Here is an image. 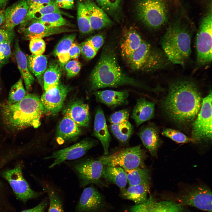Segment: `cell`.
<instances>
[{
	"mask_svg": "<svg viewBox=\"0 0 212 212\" xmlns=\"http://www.w3.org/2000/svg\"><path fill=\"white\" fill-rule=\"evenodd\" d=\"M202 102L200 90L196 82L181 79L170 83L162 107L168 119L179 126H185L195 120Z\"/></svg>",
	"mask_w": 212,
	"mask_h": 212,
	"instance_id": "6da1fadb",
	"label": "cell"
},
{
	"mask_svg": "<svg viewBox=\"0 0 212 212\" xmlns=\"http://www.w3.org/2000/svg\"><path fill=\"white\" fill-rule=\"evenodd\" d=\"M44 114L40 98L33 94H26L21 100L14 104L0 102V117L5 126L12 132L29 127L38 128Z\"/></svg>",
	"mask_w": 212,
	"mask_h": 212,
	"instance_id": "7a4b0ae2",
	"label": "cell"
},
{
	"mask_svg": "<svg viewBox=\"0 0 212 212\" xmlns=\"http://www.w3.org/2000/svg\"><path fill=\"white\" fill-rule=\"evenodd\" d=\"M91 90L107 87L128 85L139 88L149 90L139 81L125 73L118 63L112 49L107 48L93 70L90 77Z\"/></svg>",
	"mask_w": 212,
	"mask_h": 212,
	"instance_id": "3957f363",
	"label": "cell"
},
{
	"mask_svg": "<svg viewBox=\"0 0 212 212\" xmlns=\"http://www.w3.org/2000/svg\"><path fill=\"white\" fill-rule=\"evenodd\" d=\"M193 31L178 20L168 28L160 43L168 59L176 64H184L191 54Z\"/></svg>",
	"mask_w": 212,
	"mask_h": 212,
	"instance_id": "277c9868",
	"label": "cell"
},
{
	"mask_svg": "<svg viewBox=\"0 0 212 212\" xmlns=\"http://www.w3.org/2000/svg\"><path fill=\"white\" fill-rule=\"evenodd\" d=\"M166 56L151 45L143 40L139 47L126 61L135 71H149L160 68L165 62Z\"/></svg>",
	"mask_w": 212,
	"mask_h": 212,
	"instance_id": "5b68a950",
	"label": "cell"
},
{
	"mask_svg": "<svg viewBox=\"0 0 212 212\" xmlns=\"http://www.w3.org/2000/svg\"><path fill=\"white\" fill-rule=\"evenodd\" d=\"M146 154L140 145L117 150L97 158L104 165L119 166L125 170L144 168Z\"/></svg>",
	"mask_w": 212,
	"mask_h": 212,
	"instance_id": "8992f818",
	"label": "cell"
},
{
	"mask_svg": "<svg viewBox=\"0 0 212 212\" xmlns=\"http://www.w3.org/2000/svg\"><path fill=\"white\" fill-rule=\"evenodd\" d=\"M212 92L202 100L198 115L193 122L191 138L193 142L211 141L212 139Z\"/></svg>",
	"mask_w": 212,
	"mask_h": 212,
	"instance_id": "52a82bcc",
	"label": "cell"
},
{
	"mask_svg": "<svg viewBox=\"0 0 212 212\" xmlns=\"http://www.w3.org/2000/svg\"><path fill=\"white\" fill-rule=\"evenodd\" d=\"M138 16L146 25L156 29L166 22L168 16L163 0H142L137 6Z\"/></svg>",
	"mask_w": 212,
	"mask_h": 212,
	"instance_id": "ba28073f",
	"label": "cell"
},
{
	"mask_svg": "<svg viewBox=\"0 0 212 212\" xmlns=\"http://www.w3.org/2000/svg\"><path fill=\"white\" fill-rule=\"evenodd\" d=\"M168 199L187 206L212 212V192L210 189L206 186L188 188L177 194L173 199Z\"/></svg>",
	"mask_w": 212,
	"mask_h": 212,
	"instance_id": "9c48e42d",
	"label": "cell"
},
{
	"mask_svg": "<svg viewBox=\"0 0 212 212\" xmlns=\"http://www.w3.org/2000/svg\"><path fill=\"white\" fill-rule=\"evenodd\" d=\"M23 164L17 163L13 168L1 171V177L9 184L16 198L24 203L38 197L41 193L30 187L23 174Z\"/></svg>",
	"mask_w": 212,
	"mask_h": 212,
	"instance_id": "30bf717a",
	"label": "cell"
},
{
	"mask_svg": "<svg viewBox=\"0 0 212 212\" xmlns=\"http://www.w3.org/2000/svg\"><path fill=\"white\" fill-rule=\"evenodd\" d=\"M72 170L78 179L80 187L90 184L100 185L104 165L98 159H79L71 163Z\"/></svg>",
	"mask_w": 212,
	"mask_h": 212,
	"instance_id": "8fae6325",
	"label": "cell"
},
{
	"mask_svg": "<svg viewBox=\"0 0 212 212\" xmlns=\"http://www.w3.org/2000/svg\"><path fill=\"white\" fill-rule=\"evenodd\" d=\"M196 48L198 63L203 65L210 64L212 59L211 10L200 23L196 34Z\"/></svg>",
	"mask_w": 212,
	"mask_h": 212,
	"instance_id": "7c38bea8",
	"label": "cell"
},
{
	"mask_svg": "<svg viewBox=\"0 0 212 212\" xmlns=\"http://www.w3.org/2000/svg\"><path fill=\"white\" fill-rule=\"evenodd\" d=\"M97 144L95 140L85 138L70 146L54 152L44 159L53 160L52 163L49 167L52 168L66 160H76L81 158Z\"/></svg>",
	"mask_w": 212,
	"mask_h": 212,
	"instance_id": "4fadbf2b",
	"label": "cell"
},
{
	"mask_svg": "<svg viewBox=\"0 0 212 212\" xmlns=\"http://www.w3.org/2000/svg\"><path fill=\"white\" fill-rule=\"evenodd\" d=\"M33 149L31 142L20 145H12L0 143V172L2 168L11 161L18 158L26 155ZM4 184L0 180V211L7 205L5 198Z\"/></svg>",
	"mask_w": 212,
	"mask_h": 212,
	"instance_id": "5bb4252c",
	"label": "cell"
},
{
	"mask_svg": "<svg viewBox=\"0 0 212 212\" xmlns=\"http://www.w3.org/2000/svg\"><path fill=\"white\" fill-rule=\"evenodd\" d=\"M187 207L167 199L158 201L150 195L144 203L132 206L128 212H191Z\"/></svg>",
	"mask_w": 212,
	"mask_h": 212,
	"instance_id": "9a60e30c",
	"label": "cell"
},
{
	"mask_svg": "<svg viewBox=\"0 0 212 212\" xmlns=\"http://www.w3.org/2000/svg\"><path fill=\"white\" fill-rule=\"evenodd\" d=\"M68 87L60 82L56 87L45 91L40 98L44 114L55 115L61 110L68 92Z\"/></svg>",
	"mask_w": 212,
	"mask_h": 212,
	"instance_id": "2e32d148",
	"label": "cell"
},
{
	"mask_svg": "<svg viewBox=\"0 0 212 212\" xmlns=\"http://www.w3.org/2000/svg\"><path fill=\"white\" fill-rule=\"evenodd\" d=\"M29 9L27 0H19L4 10L5 29L12 31L15 26L21 24L27 16Z\"/></svg>",
	"mask_w": 212,
	"mask_h": 212,
	"instance_id": "e0dca14e",
	"label": "cell"
},
{
	"mask_svg": "<svg viewBox=\"0 0 212 212\" xmlns=\"http://www.w3.org/2000/svg\"><path fill=\"white\" fill-rule=\"evenodd\" d=\"M104 200L101 194L93 185L85 188L77 207L78 212H94L100 209Z\"/></svg>",
	"mask_w": 212,
	"mask_h": 212,
	"instance_id": "ac0fdd59",
	"label": "cell"
},
{
	"mask_svg": "<svg viewBox=\"0 0 212 212\" xmlns=\"http://www.w3.org/2000/svg\"><path fill=\"white\" fill-rule=\"evenodd\" d=\"M32 21L23 30V35L27 40L42 38L54 34L74 31L73 30L64 26L54 28L48 27L35 19L32 20Z\"/></svg>",
	"mask_w": 212,
	"mask_h": 212,
	"instance_id": "d6986e66",
	"label": "cell"
},
{
	"mask_svg": "<svg viewBox=\"0 0 212 212\" xmlns=\"http://www.w3.org/2000/svg\"><path fill=\"white\" fill-rule=\"evenodd\" d=\"M80 127L71 119L64 116L57 128L56 138L58 143L62 145L76 141L82 133Z\"/></svg>",
	"mask_w": 212,
	"mask_h": 212,
	"instance_id": "ffe728a7",
	"label": "cell"
},
{
	"mask_svg": "<svg viewBox=\"0 0 212 212\" xmlns=\"http://www.w3.org/2000/svg\"><path fill=\"white\" fill-rule=\"evenodd\" d=\"M138 135L143 145L151 155L156 157L162 142L157 127L153 124L145 126L140 129Z\"/></svg>",
	"mask_w": 212,
	"mask_h": 212,
	"instance_id": "44dd1931",
	"label": "cell"
},
{
	"mask_svg": "<svg viewBox=\"0 0 212 212\" xmlns=\"http://www.w3.org/2000/svg\"><path fill=\"white\" fill-rule=\"evenodd\" d=\"M93 134L99 140L102 145L104 155H107L109 153L111 137L103 110L100 107L97 108L95 113Z\"/></svg>",
	"mask_w": 212,
	"mask_h": 212,
	"instance_id": "7402d4cb",
	"label": "cell"
},
{
	"mask_svg": "<svg viewBox=\"0 0 212 212\" xmlns=\"http://www.w3.org/2000/svg\"><path fill=\"white\" fill-rule=\"evenodd\" d=\"M87 9L92 31L101 29L112 24L105 11L92 0H82Z\"/></svg>",
	"mask_w": 212,
	"mask_h": 212,
	"instance_id": "603a6c76",
	"label": "cell"
},
{
	"mask_svg": "<svg viewBox=\"0 0 212 212\" xmlns=\"http://www.w3.org/2000/svg\"><path fill=\"white\" fill-rule=\"evenodd\" d=\"M93 94L97 101L111 108L127 104L128 102L129 93L127 91H95L93 92Z\"/></svg>",
	"mask_w": 212,
	"mask_h": 212,
	"instance_id": "cb8c5ba5",
	"label": "cell"
},
{
	"mask_svg": "<svg viewBox=\"0 0 212 212\" xmlns=\"http://www.w3.org/2000/svg\"><path fill=\"white\" fill-rule=\"evenodd\" d=\"M64 116L73 120L78 126L87 127L90 121L88 105L80 101H76L69 105L63 111Z\"/></svg>",
	"mask_w": 212,
	"mask_h": 212,
	"instance_id": "d4e9b609",
	"label": "cell"
},
{
	"mask_svg": "<svg viewBox=\"0 0 212 212\" xmlns=\"http://www.w3.org/2000/svg\"><path fill=\"white\" fill-rule=\"evenodd\" d=\"M155 105L154 102L144 98L141 97L137 100L131 116L136 126H138L154 117Z\"/></svg>",
	"mask_w": 212,
	"mask_h": 212,
	"instance_id": "484cf974",
	"label": "cell"
},
{
	"mask_svg": "<svg viewBox=\"0 0 212 212\" xmlns=\"http://www.w3.org/2000/svg\"><path fill=\"white\" fill-rule=\"evenodd\" d=\"M102 178L108 183L116 185L121 190L125 188L127 183L125 170L119 166L105 165L102 173Z\"/></svg>",
	"mask_w": 212,
	"mask_h": 212,
	"instance_id": "4316f807",
	"label": "cell"
},
{
	"mask_svg": "<svg viewBox=\"0 0 212 212\" xmlns=\"http://www.w3.org/2000/svg\"><path fill=\"white\" fill-rule=\"evenodd\" d=\"M15 47V54L18 67L24 80L26 90L28 92L31 90L34 79L29 69L27 57L21 50L17 41Z\"/></svg>",
	"mask_w": 212,
	"mask_h": 212,
	"instance_id": "83f0119b",
	"label": "cell"
},
{
	"mask_svg": "<svg viewBox=\"0 0 212 212\" xmlns=\"http://www.w3.org/2000/svg\"><path fill=\"white\" fill-rule=\"evenodd\" d=\"M143 40L137 31H128L124 35L121 44V51L122 57L126 59L139 47Z\"/></svg>",
	"mask_w": 212,
	"mask_h": 212,
	"instance_id": "f1b7e54d",
	"label": "cell"
},
{
	"mask_svg": "<svg viewBox=\"0 0 212 212\" xmlns=\"http://www.w3.org/2000/svg\"><path fill=\"white\" fill-rule=\"evenodd\" d=\"M149 184H144L130 186L127 188L121 190L123 198L134 201L136 204L145 202L148 199L150 191Z\"/></svg>",
	"mask_w": 212,
	"mask_h": 212,
	"instance_id": "f546056e",
	"label": "cell"
},
{
	"mask_svg": "<svg viewBox=\"0 0 212 212\" xmlns=\"http://www.w3.org/2000/svg\"><path fill=\"white\" fill-rule=\"evenodd\" d=\"M27 57L29 69L37 78L42 86H43V77L47 68V58L43 54H32Z\"/></svg>",
	"mask_w": 212,
	"mask_h": 212,
	"instance_id": "4dcf8cb0",
	"label": "cell"
},
{
	"mask_svg": "<svg viewBox=\"0 0 212 212\" xmlns=\"http://www.w3.org/2000/svg\"><path fill=\"white\" fill-rule=\"evenodd\" d=\"M61 69L54 62H51L45 71L43 77V86L45 91L56 87L60 82Z\"/></svg>",
	"mask_w": 212,
	"mask_h": 212,
	"instance_id": "1f68e13d",
	"label": "cell"
},
{
	"mask_svg": "<svg viewBox=\"0 0 212 212\" xmlns=\"http://www.w3.org/2000/svg\"><path fill=\"white\" fill-rule=\"evenodd\" d=\"M76 36L75 33H72L65 36L60 41L54 49V54L57 57L62 64H65L70 59L69 52Z\"/></svg>",
	"mask_w": 212,
	"mask_h": 212,
	"instance_id": "d6a6232c",
	"label": "cell"
},
{
	"mask_svg": "<svg viewBox=\"0 0 212 212\" xmlns=\"http://www.w3.org/2000/svg\"><path fill=\"white\" fill-rule=\"evenodd\" d=\"M110 129L114 136L122 145L128 142L133 131L132 125L128 120L118 124H111Z\"/></svg>",
	"mask_w": 212,
	"mask_h": 212,
	"instance_id": "836d02e7",
	"label": "cell"
},
{
	"mask_svg": "<svg viewBox=\"0 0 212 212\" xmlns=\"http://www.w3.org/2000/svg\"><path fill=\"white\" fill-rule=\"evenodd\" d=\"M127 182L130 186L150 183V178L148 170L144 168H138L125 170Z\"/></svg>",
	"mask_w": 212,
	"mask_h": 212,
	"instance_id": "e575fe53",
	"label": "cell"
},
{
	"mask_svg": "<svg viewBox=\"0 0 212 212\" xmlns=\"http://www.w3.org/2000/svg\"><path fill=\"white\" fill-rule=\"evenodd\" d=\"M77 19L79 29L82 33L87 34L92 31L88 13L82 0L77 1Z\"/></svg>",
	"mask_w": 212,
	"mask_h": 212,
	"instance_id": "d590c367",
	"label": "cell"
},
{
	"mask_svg": "<svg viewBox=\"0 0 212 212\" xmlns=\"http://www.w3.org/2000/svg\"><path fill=\"white\" fill-rule=\"evenodd\" d=\"M42 185L49 199V206L48 212H64L61 198L57 191L45 182H42Z\"/></svg>",
	"mask_w": 212,
	"mask_h": 212,
	"instance_id": "8d00e7d4",
	"label": "cell"
},
{
	"mask_svg": "<svg viewBox=\"0 0 212 212\" xmlns=\"http://www.w3.org/2000/svg\"><path fill=\"white\" fill-rule=\"evenodd\" d=\"M35 20L49 28L63 26L69 24L68 21L64 18L61 14L58 13L48 14Z\"/></svg>",
	"mask_w": 212,
	"mask_h": 212,
	"instance_id": "74e56055",
	"label": "cell"
},
{
	"mask_svg": "<svg viewBox=\"0 0 212 212\" xmlns=\"http://www.w3.org/2000/svg\"><path fill=\"white\" fill-rule=\"evenodd\" d=\"M26 95L22 78H20L11 88L9 91L7 103L12 104L21 100Z\"/></svg>",
	"mask_w": 212,
	"mask_h": 212,
	"instance_id": "f35d334b",
	"label": "cell"
},
{
	"mask_svg": "<svg viewBox=\"0 0 212 212\" xmlns=\"http://www.w3.org/2000/svg\"><path fill=\"white\" fill-rule=\"evenodd\" d=\"M162 134L177 143H187L193 142L191 138L188 137L178 130L170 128L164 129L162 131Z\"/></svg>",
	"mask_w": 212,
	"mask_h": 212,
	"instance_id": "ab89813d",
	"label": "cell"
},
{
	"mask_svg": "<svg viewBox=\"0 0 212 212\" xmlns=\"http://www.w3.org/2000/svg\"><path fill=\"white\" fill-rule=\"evenodd\" d=\"M29 5L27 14L23 23L28 22L30 21L32 15L41 8L54 2L52 0H27Z\"/></svg>",
	"mask_w": 212,
	"mask_h": 212,
	"instance_id": "60d3db41",
	"label": "cell"
},
{
	"mask_svg": "<svg viewBox=\"0 0 212 212\" xmlns=\"http://www.w3.org/2000/svg\"><path fill=\"white\" fill-rule=\"evenodd\" d=\"M53 13H58L66 15H68L61 10L55 5L54 1L53 3L41 8L35 12L31 16L30 21L39 19L43 16Z\"/></svg>",
	"mask_w": 212,
	"mask_h": 212,
	"instance_id": "b9f144b4",
	"label": "cell"
},
{
	"mask_svg": "<svg viewBox=\"0 0 212 212\" xmlns=\"http://www.w3.org/2000/svg\"><path fill=\"white\" fill-rule=\"evenodd\" d=\"M29 48L32 54H42L45 50V43L42 38L33 39L30 40Z\"/></svg>",
	"mask_w": 212,
	"mask_h": 212,
	"instance_id": "7bdbcfd3",
	"label": "cell"
},
{
	"mask_svg": "<svg viewBox=\"0 0 212 212\" xmlns=\"http://www.w3.org/2000/svg\"><path fill=\"white\" fill-rule=\"evenodd\" d=\"M129 111L124 109L115 112L109 117V120L111 124H117L128 120Z\"/></svg>",
	"mask_w": 212,
	"mask_h": 212,
	"instance_id": "ee69618b",
	"label": "cell"
},
{
	"mask_svg": "<svg viewBox=\"0 0 212 212\" xmlns=\"http://www.w3.org/2000/svg\"><path fill=\"white\" fill-rule=\"evenodd\" d=\"M66 64L65 69L68 78H71L77 75L81 67V64L78 60H70Z\"/></svg>",
	"mask_w": 212,
	"mask_h": 212,
	"instance_id": "f6af8a7d",
	"label": "cell"
},
{
	"mask_svg": "<svg viewBox=\"0 0 212 212\" xmlns=\"http://www.w3.org/2000/svg\"><path fill=\"white\" fill-rule=\"evenodd\" d=\"M100 7L104 11L112 13L118 8L120 2L115 0H96Z\"/></svg>",
	"mask_w": 212,
	"mask_h": 212,
	"instance_id": "bcb514c9",
	"label": "cell"
},
{
	"mask_svg": "<svg viewBox=\"0 0 212 212\" xmlns=\"http://www.w3.org/2000/svg\"><path fill=\"white\" fill-rule=\"evenodd\" d=\"M79 45L81 53L85 59H91L97 54V52L87 41L82 42Z\"/></svg>",
	"mask_w": 212,
	"mask_h": 212,
	"instance_id": "7dc6e473",
	"label": "cell"
},
{
	"mask_svg": "<svg viewBox=\"0 0 212 212\" xmlns=\"http://www.w3.org/2000/svg\"><path fill=\"white\" fill-rule=\"evenodd\" d=\"M10 42L0 44V66L7 62L11 54Z\"/></svg>",
	"mask_w": 212,
	"mask_h": 212,
	"instance_id": "c3c4849f",
	"label": "cell"
},
{
	"mask_svg": "<svg viewBox=\"0 0 212 212\" xmlns=\"http://www.w3.org/2000/svg\"><path fill=\"white\" fill-rule=\"evenodd\" d=\"M104 39L103 35L98 34L91 37L87 41L97 52L103 44Z\"/></svg>",
	"mask_w": 212,
	"mask_h": 212,
	"instance_id": "681fc988",
	"label": "cell"
},
{
	"mask_svg": "<svg viewBox=\"0 0 212 212\" xmlns=\"http://www.w3.org/2000/svg\"><path fill=\"white\" fill-rule=\"evenodd\" d=\"M12 31L0 28V44L5 42H11L13 38Z\"/></svg>",
	"mask_w": 212,
	"mask_h": 212,
	"instance_id": "f907efd6",
	"label": "cell"
},
{
	"mask_svg": "<svg viewBox=\"0 0 212 212\" xmlns=\"http://www.w3.org/2000/svg\"><path fill=\"white\" fill-rule=\"evenodd\" d=\"M74 0H55L54 3L59 8L71 9L74 7Z\"/></svg>",
	"mask_w": 212,
	"mask_h": 212,
	"instance_id": "816d5d0a",
	"label": "cell"
},
{
	"mask_svg": "<svg viewBox=\"0 0 212 212\" xmlns=\"http://www.w3.org/2000/svg\"><path fill=\"white\" fill-rule=\"evenodd\" d=\"M69 54L70 59L78 58L81 54L80 45L76 43L73 42L69 49Z\"/></svg>",
	"mask_w": 212,
	"mask_h": 212,
	"instance_id": "f5cc1de1",
	"label": "cell"
},
{
	"mask_svg": "<svg viewBox=\"0 0 212 212\" xmlns=\"http://www.w3.org/2000/svg\"><path fill=\"white\" fill-rule=\"evenodd\" d=\"M47 204V200L44 199L35 207L23 210L21 212H44Z\"/></svg>",
	"mask_w": 212,
	"mask_h": 212,
	"instance_id": "db71d44e",
	"label": "cell"
},
{
	"mask_svg": "<svg viewBox=\"0 0 212 212\" xmlns=\"http://www.w3.org/2000/svg\"><path fill=\"white\" fill-rule=\"evenodd\" d=\"M5 18L4 13V10L0 11V26L4 24Z\"/></svg>",
	"mask_w": 212,
	"mask_h": 212,
	"instance_id": "11a10c76",
	"label": "cell"
},
{
	"mask_svg": "<svg viewBox=\"0 0 212 212\" xmlns=\"http://www.w3.org/2000/svg\"><path fill=\"white\" fill-rule=\"evenodd\" d=\"M8 1V0H0V11L4 9Z\"/></svg>",
	"mask_w": 212,
	"mask_h": 212,
	"instance_id": "9f6ffc18",
	"label": "cell"
},
{
	"mask_svg": "<svg viewBox=\"0 0 212 212\" xmlns=\"http://www.w3.org/2000/svg\"><path fill=\"white\" fill-rule=\"evenodd\" d=\"M115 0L117 1L118 2H120V0Z\"/></svg>",
	"mask_w": 212,
	"mask_h": 212,
	"instance_id": "6f0895ef",
	"label": "cell"
},
{
	"mask_svg": "<svg viewBox=\"0 0 212 212\" xmlns=\"http://www.w3.org/2000/svg\"><path fill=\"white\" fill-rule=\"evenodd\" d=\"M1 87L0 85V90H1Z\"/></svg>",
	"mask_w": 212,
	"mask_h": 212,
	"instance_id": "680465c9",
	"label": "cell"
}]
</instances>
